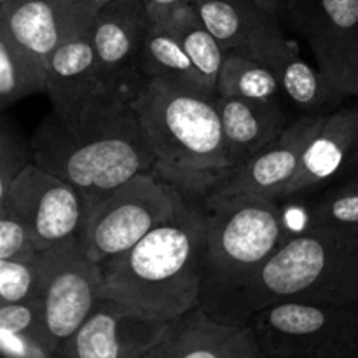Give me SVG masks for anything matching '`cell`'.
Masks as SVG:
<instances>
[{"mask_svg": "<svg viewBox=\"0 0 358 358\" xmlns=\"http://www.w3.org/2000/svg\"><path fill=\"white\" fill-rule=\"evenodd\" d=\"M48 90L52 114L66 126H76L87 105L101 90L96 56L90 35L63 42L49 55Z\"/></svg>", "mask_w": 358, "mask_h": 358, "instance_id": "cell-17", "label": "cell"}, {"mask_svg": "<svg viewBox=\"0 0 358 358\" xmlns=\"http://www.w3.org/2000/svg\"><path fill=\"white\" fill-rule=\"evenodd\" d=\"M187 199L157 173L138 175L87 210L80 245L98 264L108 261L171 219Z\"/></svg>", "mask_w": 358, "mask_h": 358, "instance_id": "cell-6", "label": "cell"}, {"mask_svg": "<svg viewBox=\"0 0 358 358\" xmlns=\"http://www.w3.org/2000/svg\"><path fill=\"white\" fill-rule=\"evenodd\" d=\"M138 358H257L252 329L217 322L196 308L166 324Z\"/></svg>", "mask_w": 358, "mask_h": 358, "instance_id": "cell-13", "label": "cell"}, {"mask_svg": "<svg viewBox=\"0 0 358 358\" xmlns=\"http://www.w3.org/2000/svg\"><path fill=\"white\" fill-rule=\"evenodd\" d=\"M304 227L358 233V194L334 189L313 206Z\"/></svg>", "mask_w": 358, "mask_h": 358, "instance_id": "cell-26", "label": "cell"}, {"mask_svg": "<svg viewBox=\"0 0 358 358\" xmlns=\"http://www.w3.org/2000/svg\"><path fill=\"white\" fill-rule=\"evenodd\" d=\"M133 108L156 156V173L189 199H205L236 173L215 98L147 79Z\"/></svg>", "mask_w": 358, "mask_h": 358, "instance_id": "cell-3", "label": "cell"}, {"mask_svg": "<svg viewBox=\"0 0 358 358\" xmlns=\"http://www.w3.org/2000/svg\"><path fill=\"white\" fill-rule=\"evenodd\" d=\"M2 212H10L24 224L37 250L80 240L86 219L83 196L34 161L13 184Z\"/></svg>", "mask_w": 358, "mask_h": 358, "instance_id": "cell-8", "label": "cell"}, {"mask_svg": "<svg viewBox=\"0 0 358 358\" xmlns=\"http://www.w3.org/2000/svg\"><path fill=\"white\" fill-rule=\"evenodd\" d=\"M171 28L180 38L182 48L191 58L203 87L212 98L217 96V79H219L220 66H222L226 51L219 44L212 31L203 23L201 16L196 10L192 0L180 9L175 10L170 20Z\"/></svg>", "mask_w": 358, "mask_h": 358, "instance_id": "cell-22", "label": "cell"}, {"mask_svg": "<svg viewBox=\"0 0 358 358\" xmlns=\"http://www.w3.org/2000/svg\"><path fill=\"white\" fill-rule=\"evenodd\" d=\"M339 191H345V192H355L358 194V177L355 178H350V180H346L345 184L339 185Z\"/></svg>", "mask_w": 358, "mask_h": 358, "instance_id": "cell-33", "label": "cell"}, {"mask_svg": "<svg viewBox=\"0 0 358 358\" xmlns=\"http://www.w3.org/2000/svg\"><path fill=\"white\" fill-rule=\"evenodd\" d=\"M355 55H358V41L355 42V45H353V48L350 49L348 55L345 56V59H346V58H350V56H355ZM345 59H343V62H345ZM343 62H341V63H343ZM338 69H339V66H338ZM336 72H338V70H336Z\"/></svg>", "mask_w": 358, "mask_h": 358, "instance_id": "cell-35", "label": "cell"}, {"mask_svg": "<svg viewBox=\"0 0 358 358\" xmlns=\"http://www.w3.org/2000/svg\"><path fill=\"white\" fill-rule=\"evenodd\" d=\"M48 69L35 52L17 44L0 28V108H7L31 94L45 93Z\"/></svg>", "mask_w": 358, "mask_h": 358, "instance_id": "cell-21", "label": "cell"}, {"mask_svg": "<svg viewBox=\"0 0 358 358\" xmlns=\"http://www.w3.org/2000/svg\"><path fill=\"white\" fill-rule=\"evenodd\" d=\"M331 90L336 98L358 96V55L350 56L339 65L331 80Z\"/></svg>", "mask_w": 358, "mask_h": 358, "instance_id": "cell-30", "label": "cell"}, {"mask_svg": "<svg viewBox=\"0 0 358 358\" xmlns=\"http://www.w3.org/2000/svg\"><path fill=\"white\" fill-rule=\"evenodd\" d=\"M84 2H86L87 6H91V7H93V9L100 10L101 7H103L105 3H108V2H110V0H84Z\"/></svg>", "mask_w": 358, "mask_h": 358, "instance_id": "cell-34", "label": "cell"}, {"mask_svg": "<svg viewBox=\"0 0 358 358\" xmlns=\"http://www.w3.org/2000/svg\"><path fill=\"white\" fill-rule=\"evenodd\" d=\"M238 292L257 310L283 301L358 304V233L303 227Z\"/></svg>", "mask_w": 358, "mask_h": 358, "instance_id": "cell-4", "label": "cell"}, {"mask_svg": "<svg viewBox=\"0 0 358 358\" xmlns=\"http://www.w3.org/2000/svg\"><path fill=\"white\" fill-rule=\"evenodd\" d=\"M101 268L80 240L52 247L51 268L41 294L42 341L48 350L62 348L86 322L101 297Z\"/></svg>", "mask_w": 358, "mask_h": 358, "instance_id": "cell-7", "label": "cell"}, {"mask_svg": "<svg viewBox=\"0 0 358 358\" xmlns=\"http://www.w3.org/2000/svg\"><path fill=\"white\" fill-rule=\"evenodd\" d=\"M192 3L226 52L257 59L276 73L297 52L283 37L278 17L252 0H192Z\"/></svg>", "mask_w": 358, "mask_h": 358, "instance_id": "cell-9", "label": "cell"}, {"mask_svg": "<svg viewBox=\"0 0 358 358\" xmlns=\"http://www.w3.org/2000/svg\"><path fill=\"white\" fill-rule=\"evenodd\" d=\"M215 107L236 171L264 147L275 142L290 124L280 101L215 96Z\"/></svg>", "mask_w": 358, "mask_h": 358, "instance_id": "cell-19", "label": "cell"}, {"mask_svg": "<svg viewBox=\"0 0 358 358\" xmlns=\"http://www.w3.org/2000/svg\"><path fill=\"white\" fill-rule=\"evenodd\" d=\"M138 66L147 79H164L192 93L212 98L203 87L191 58L170 24H157L149 20L138 55Z\"/></svg>", "mask_w": 358, "mask_h": 358, "instance_id": "cell-20", "label": "cell"}, {"mask_svg": "<svg viewBox=\"0 0 358 358\" xmlns=\"http://www.w3.org/2000/svg\"><path fill=\"white\" fill-rule=\"evenodd\" d=\"M30 164L27 147L16 136L9 122L2 121L0 131V206L7 201L9 192L21 171Z\"/></svg>", "mask_w": 358, "mask_h": 358, "instance_id": "cell-27", "label": "cell"}, {"mask_svg": "<svg viewBox=\"0 0 358 358\" xmlns=\"http://www.w3.org/2000/svg\"><path fill=\"white\" fill-rule=\"evenodd\" d=\"M164 327L166 324L129 317L115 303L100 297L86 322L62 350L65 358H138Z\"/></svg>", "mask_w": 358, "mask_h": 358, "instance_id": "cell-14", "label": "cell"}, {"mask_svg": "<svg viewBox=\"0 0 358 358\" xmlns=\"http://www.w3.org/2000/svg\"><path fill=\"white\" fill-rule=\"evenodd\" d=\"M205 280L240 290L289 240L276 201L261 196L212 192L205 198Z\"/></svg>", "mask_w": 358, "mask_h": 358, "instance_id": "cell-5", "label": "cell"}, {"mask_svg": "<svg viewBox=\"0 0 358 358\" xmlns=\"http://www.w3.org/2000/svg\"><path fill=\"white\" fill-rule=\"evenodd\" d=\"M191 0H145L149 17L157 24H168L175 10L189 3Z\"/></svg>", "mask_w": 358, "mask_h": 358, "instance_id": "cell-31", "label": "cell"}, {"mask_svg": "<svg viewBox=\"0 0 358 358\" xmlns=\"http://www.w3.org/2000/svg\"><path fill=\"white\" fill-rule=\"evenodd\" d=\"M96 13L84 0H13L0 9V28L48 62L63 42L87 34Z\"/></svg>", "mask_w": 358, "mask_h": 358, "instance_id": "cell-10", "label": "cell"}, {"mask_svg": "<svg viewBox=\"0 0 358 358\" xmlns=\"http://www.w3.org/2000/svg\"><path fill=\"white\" fill-rule=\"evenodd\" d=\"M149 20L145 0H110L98 10L87 35L96 56L101 87L138 65Z\"/></svg>", "mask_w": 358, "mask_h": 358, "instance_id": "cell-15", "label": "cell"}, {"mask_svg": "<svg viewBox=\"0 0 358 358\" xmlns=\"http://www.w3.org/2000/svg\"><path fill=\"white\" fill-rule=\"evenodd\" d=\"M0 331L9 334L27 336L41 345L42 341V310L41 299L23 303H6L0 306Z\"/></svg>", "mask_w": 358, "mask_h": 358, "instance_id": "cell-28", "label": "cell"}, {"mask_svg": "<svg viewBox=\"0 0 358 358\" xmlns=\"http://www.w3.org/2000/svg\"><path fill=\"white\" fill-rule=\"evenodd\" d=\"M280 91L282 84L278 73L271 66L240 52H226L217 79V96L278 101Z\"/></svg>", "mask_w": 358, "mask_h": 358, "instance_id": "cell-23", "label": "cell"}, {"mask_svg": "<svg viewBox=\"0 0 358 358\" xmlns=\"http://www.w3.org/2000/svg\"><path fill=\"white\" fill-rule=\"evenodd\" d=\"M254 3H257L261 9H264L266 13H269L271 16L278 17L280 14V9H282L283 6V0H252Z\"/></svg>", "mask_w": 358, "mask_h": 358, "instance_id": "cell-32", "label": "cell"}, {"mask_svg": "<svg viewBox=\"0 0 358 358\" xmlns=\"http://www.w3.org/2000/svg\"><path fill=\"white\" fill-rule=\"evenodd\" d=\"M325 117L327 114L301 115L290 122L275 142L238 168L236 173L213 192L261 196L273 201L282 198L287 185L297 173L304 149L324 124Z\"/></svg>", "mask_w": 358, "mask_h": 358, "instance_id": "cell-11", "label": "cell"}, {"mask_svg": "<svg viewBox=\"0 0 358 358\" xmlns=\"http://www.w3.org/2000/svg\"><path fill=\"white\" fill-rule=\"evenodd\" d=\"M10 2H13V0H0V9H2V7H7V6H9Z\"/></svg>", "mask_w": 358, "mask_h": 358, "instance_id": "cell-37", "label": "cell"}, {"mask_svg": "<svg viewBox=\"0 0 358 358\" xmlns=\"http://www.w3.org/2000/svg\"><path fill=\"white\" fill-rule=\"evenodd\" d=\"M51 259L52 248L10 261H0V303L38 299L48 280Z\"/></svg>", "mask_w": 358, "mask_h": 358, "instance_id": "cell-24", "label": "cell"}, {"mask_svg": "<svg viewBox=\"0 0 358 358\" xmlns=\"http://www.w3.org/2000/svg\"><path fill=\"white\" fill-rule=\"evenodd\" d=\"M37 252L30 233L10 212L0 213V261L24 257Z\"/></svg>", "mask_w": 358, "mask_h": 358, "instance_id": "cell-29", "label": "cell"}, {"mask_svg": "<svg viewBox=\"0 0 358 358\" xmlns=\"http://www.w3.org/2000/svg\"><path fill=\"white\" fill-rule=\"evenodd\" d=\"M283 7L331 86L336 70L358 41V0H283Z\"/></svg>", "mask_w": 358, "mask_h": 358, "instance_id": "cell-12", "label": "cell"}, {"mask_svg": "<svg viewBox=\"0 0 358 358\" xmlns=\"http://www.w3.org/2000/svg\"><path fill=\"white\" fill-rule=\"evenodd\" d=\"M358 150V108H341L327 114L313 138L304 149L297 173L282 198H292L313 185L336 177L350 168Z\"/></svg>", "mask_w": 358, "mask_h": 358, "instance_id": "cell-18", "label": "cell"}, {"mask_svg": "<svg viewBox=\"0 0 358 358\" xmlns=\"http://www.w3.org/2000/svg\"><path fill=\"white\" fill-rule=\"evenodd\" d=\"M278 79L282 84V93H285V96L304 112V115L325 114L318 110L338 100L320 70H315L303 62L299 52L283 63L278 70Z\"/></svg>", "mask_w": 358, "mask_h": 358, "instance_id": "cell-25", "label": "cell"}, {"mask_svg": "<svg viewBox=\"0 0 358 358\" xmlns=\"http://www.w3.org/2000/svg\"><path fill=\"white\" fill-rule=\"evenodd\" d=\"M205 254V206L187 199L129 250L100 262L101 297L129 317L170 324L199 306Z\"/></svg>", "mask_w": 358, "mask_h": 358, "instance_id": "cell-2", "label": "cell"}, {"mask_svg": "<svg viewBox=\"0 0 358 358\" xmlns=\"http://www.w3.org/2000/svg\"><path fill=\"white\" fill-rule=\"evenodd\" d=\"M352 306L355 304L283 301L259 310V327L287 345H343L355 336Z\"/></svg>", "mask_w": 358, "mask_h": 358, "instance_id": "cell-16", "label": "cell"}, {"mask_svg": "<svg viewBox=\"0 0 358 358\" xmlns=\"http://www.w3.org/2000/svg\"><path fill=\"white\" fill-rule=\"evenodd\" d=\"M147 77L133 66L98 91L76 126L51 114L38 126L34 163L72 185L87 210L126 182L156 173V156L133 108Z\"/></svg>", "mask_w": 358, "mask_h": 358, "instance_id": "cell-1", "label": "cell"}, {"mask_svg": "<svg viewBox=\"0 0 358 358\" xmlns=\"http://www.w3.org/2000/svg\"><path fill=\"white\" fill-rule=\"evenodd\" d=\"M350 168H358V150L355 152V156L352 157V163H350Z\"/></svg>", "mask_w": 358, "mask_h": 358, "instance_id": "cell-36", "label": "cell"}]
</instances>
